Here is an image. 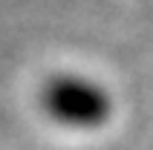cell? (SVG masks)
<instances>
[{
	"label": "cell",
	"mask_w": 153,
	"mask_h": 150,
	"mask_svg": "<svg viewBox=\"0 0 153 150\" xmlns=\"http://www.w3.org/2000/svg\"><path fill=\"white\" fill-rule=\"evenodd\" d=\"M43 113L72 130H95L107 124L113 113V101L101 84L90 81L84 75L61 72L52 75L41 90Z\"/></svg>",
	"instance_id": "6da1fadb"
}]
</instances>
